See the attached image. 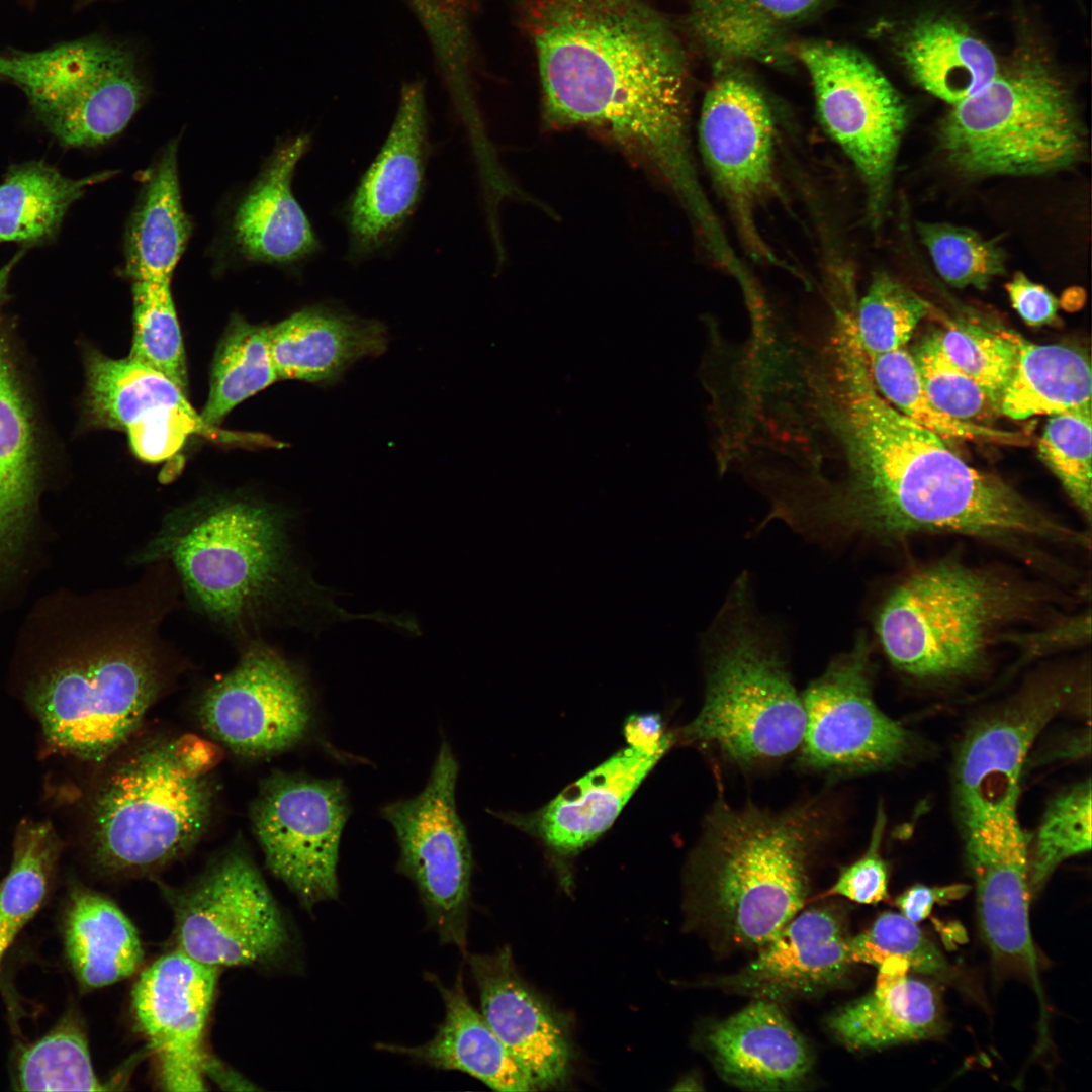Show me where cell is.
<instances>
[{
    "mask_svg": "<svg viewBox=\"0 0 1092 1092\" xmlns=\"http://www.w3.org/2000/svg\"><path fill=\"white\" fill-rule=\"evenodd\" d=\"M868 366L877 390L888 402L944 440L1007 445L1025 440L1020 433L962 421L937 410L923 389L913 356L903 348L869 358Z\"/></svg>",
    "mask_w": 1092,
    "mask_h": 1092,
    "instance_id": "cell-39",
    "label": "cell"
},
{
    "mask_svg": "<svg viewBox=\"0 0 1092 1092\" xmlns=\"http://www.w3.org/2000/svg\"><path fill=\"white\" fill-rule=\"evenodd\" d=\"M279 380L273 362L269 327L232 317L216 348L203 420L218 424L241 402Z\"/></svg>",
    "mask_w": 1092,
    "mask_h": 1092,
    "instance_id": "cell-38",
    "label": "cell"
},
{
    "mask_svg": "<svg viewBox=\"0 0 1092 1092\" xmlns=\"http://www.w3.org/2000/svg\"><path fill=\"white\" fill-rule=\"evenodd\" d=\"M114 174L107 171L72 179L42 162L16 166L0 184V242L33 243L49 238L88 186Z\"/></svg>",
    "mask_w": 1092,
    "mask_h": 1092,
    "instance_id": "cell-36",
    "label": "cell"
},
{
    "mask_svg": "<svg viewBox=\"0 0 1092 1092\" xmlns=\"http://www.w3.org/2000/svg\"><path fill=\"white\" fill-rule=\"evenodd\" d=\"M1029 589L954 559L923 567L882 604L875 628L900 671L949 679L976 671L997 632L1034 602Z\"/></svg>",
    "mask_w": 1092,
    "mask_h": 1092,
    "instance_id": "cell-8",
    "label": "cell"
},
{
    "mask_svg": "<svg viewBox=\"0 0 1092 1092\" xmlns=\"http://www.w3.org/2000/svg\"><path fill=\"white\" fill-rule=\"evenodd\" d=\"M928 304L887 274L876 275L853 315L857 341L867 358L903 348Z\"/></svg>",
    "mask_w": 1092,
    "mask_h": 1092,
    "instance_id": "cell-44",
    "label": "cell"
},
{
    "mask_svg": "<svg viewBox=\"0 0 1092 1092\" xmlns=\"http://www.w3.org/2000/svg\"><path fill=\"white\" fill-rule=\"evenodd\" d=\"M913 359L925 393L943 414L977 424L1000 414L985 391L942 351L936 334L917 347Z\"/></svg>",
    "mask_w": 1092,
    "mask_h": 1092,
    "instance_id": "cell-49",
    "label": "cell"
},
{
    "mask_svg": "<svg viewBox=\"0 0 1092 1092\" xmlns=\"http://www.w3.org/2000/svg\"><path fill=\"white\" fill-rule=\"evenodd\" d=\"M1016 808L964 825L965 853L984 940L997 963L1030 979L1040 999L1029 920V848Z\"/></svg>",
    "mask_w": 1092,
    "mask_h": 1092,
    "instance_id": "cell-20",
    "label": "cell"
},
{
    "mask_svg": "<svg viewBox=\"0 0 1092 1092\" xmlns=\"http://www.w3.org/2000/svg\"><path fill=\"white\" fill-rule=\"evenodd\" d=\"M849 951L853 963H864L877 968L885 962L898 959L909 970L917 973L946 977L949 965L943 954L921 929L901 913L881 914L867 931L849 938Z\"/></svg>",
    "mask_w": 1092,
    "mask_h": 1092,
    "instance_id": "cell-48",
    "label": "cell"
},
{
    "mask_svg": "<svg viewBox=\"0 0 1092 1092\" xmlns=\"http://www.w3.org/2000/svg\"><path fill=\"white\" fill-rule=\"evenodd\" d=\"M132 283L133 335L128 356L187 391L185 351L171 279H138Z\"/></svg>",
    "mask_w": 1092,
    "mask_h": 1092,
    "instance_id": "cell-40",
    "label": "cell"
},
{
    "mask_svg": "<svg viewBox=\"0 0 1092 1092\" xmlns=\"http://www.w3.org/2000/svg\"><path fill=\"white\" fill-rule=\"evenodd\" d=\"M269 342L279 379L326 382L355 361L380 355L387 333L378 322L310 307L269 327Z\"/></svg>",
    "mask_w": 1092,
    "mask_h": 1092,
    "instance_id": "cell-28",
    "label": "cell"
},
{
    "mask_svg": "<svg viewBox=\"0 0 1092 1092\" xmlns=\"http://www.w3.org/2000/svg\"><path fill=\"white\" fill-rule=\"evenodd\" d=\"M144 569L136 581L92 600L65 661L34 688V707L58 749L107 756L185 664L162 630L183 607L177 577L163 561Z\"/></svg>",
    "mask_w": 1092,
    "mask_h": 1092,
    "instance_id": "cell-4",
    "label": "cell"
},
{
    "mask_svg": "<svg viewBox=\"0 0 1092 1092\" xmlns=\"http://www.w3.org/2000/svg\"><path fill=\"white\" fill-rule=\"evenodd\" d=\"M30 408L0 335V568L20 541L37 471Z\"/></svg>",
    "mask_w": 1092,
    "mask_h": 1092,
    "instance_id": "cell-35",
    "label": "cell"
},
{
    "mask_svg": "<svg viewBox=\"0 0 1092 1092\" xmlns=\"http://www.w3.org/2000/svg\"><path fill=\"white\" fill-rule=\"evenodd\" d=\"M427 979L444 1004V1018L434 1036L419 1045L379 1042L376 1048L437 1070L465 1073L496 1091H533L525 1073L470 1002L463 972H458L451 985H444L430 973Z\"/></svg>",
    "mask_w": 1092,
    "mask_h": 1092,
    "instance_id": "cell-25",
    "label": "cell"
},
{
    "mask_svg": "<svg viewBox=\"0 0 1092 1092\" xmlns=\"http://www.w3.org/2000/svg\"><path fill=\"white\" fill-rule=\"evenodd\" d=\"M86 407L95 425L125 432L141 461L171 460L192 436L223 444L268 445L265 437L224 431L207 424L186 391L158 370L129 356L92 351L86 361Z\"/></svg>",
    "mask_w": 1092,
    "mask_h": 1092,
    "instance_id": "cell-17",
    "label": "cell"
},
{
    "mask_svg": "<svg viewBox=\"0 0 1092 1092\" xmlns=\"http://www.w3.org/2000/svg\"><path fill=\"white\" fill-rule=\"evenodd\" d=\"M125 240V271L132 279H171L191 232L178 178L177 145L169 144L149 169Z\"/></svg>",
    "mask_w": 1092,
    "mask_h": 1092,
    "instance_id": "cell-32",
    "label": "cell"
},
{
    "mask_svg": "<svg viewBox=\"0 0 1092 1092\" xmlns=\"http://www.w3.org/2000/svg\"><path fill=\"white\" fill-rule=\"evenodd\" d=\"M57 857V839L49 825L19 826L11 869L0 885V924L16 932L31 919L47 892Z\"/></svg>",
    "mask_w": 1092,
    "mask_h": 1092,
    "instance_id": "cell-43",
    "label": "cell"
},
{
    "mask_svg": "<svg viewBox=\"0 0 1092 1092\" xmlns=\"http://www.w3.org/2000/svg\"><path fill=\"white\" fill-rule=\"evenodd\" d=\"M624 735L630 746L649 754L662 755L675 741L672 733L664 730L659 714H634L624 724Z\"/></svg>",
    "mask_w": 1092,
    "mask_h": 1092,
    "instance_id": "cell-53",
    "label": "cell"
},
{
    "mask_svg": "<svg viewBox=\"0 0 1092 1092\" xmlns=\"http://www.w3.org/2000/svg\"><path fill=\"white\" fill-rule=\"evenodd\" d=\"M936 335L946 356L985 391L999 411L1015 361V345L1009 331L958 321Z\"/></svg>",
    "mask_w": 1092,
    "mask_h": 1092,
    "instance_id": "cell-46",
    "label": "cell"
},
{
    "mask_svg": "<svg viewBox=\"0 0 1092 1092\" xmlns=\"http://www.w3.org/2000/svg\"><path fill=\"white\" fill-rule=\"evenodd\" d=\"M801 412L804 427L826 433V458L843 471L841 479L815 481L816 496L785 515L796 526L881 542L954 533L1007 544L1087 543L890 404L858 347L841 348L810 376Z\"/></svg>",
    "mask_w": 1092,
    "mask_h": 1092,
    "instance_id": "cell-1",
    "label": "cell"
},
{
    "mask_svg": "<svg viewBox=\"0 0 1092 1092\" xmlns=\"http://www.w3.org/2000/svg\"><path fill=\"white\" fill-rule=\"evenodd\" d=\"M740 582L713 630L703 707L679 735L742 766L788 756L802 743L806 715L777 649L749 615Z\"/></svg>",
    "mask_w": 1092,
    "mask_h": 1092,
    "instance_id": "cell-9",
    "label": "cell"
},
{
    "mask_svg": "<svg viewBox=\"0 0 1092 1092\" xmlns=\"http://www.w3.org/2000/svg\"><path fill=\"white\" fill-rule=\"evenodd\" d=\"M660 758L632 746L619 751L536 815L540 837L561 854L580 850L612 825Z\"/></svg>",
    "mask_w": 1092,
    "mask_h": 1092,
    "instance_id": "cell-29",
    "label": "cell"
},
{
    "mask_svg": "<svg viewBox=\"0 0 1092 1092\" xmlns=\"http://www.w3.org/2000/svg\"><path fill=\"white\" fill-rule=\"evenodd\" d=\"M175 948L214 968L266 966L287 954L284 915L253 860L232 849L172 899Z\"/></svg>",
    "mask_w": 1092,
    "mask_h": 1092,
    "instance_id": "cell-10",
    "label": "cell"
},
{
    "mask_svg": "<svg viewBox=\"0 0 1092 1092\" xmlns=\"http://www.w3.org/2000/svg\"><path fill=\"white\" fill-rule=\"evenodd\" d=\"M308 147L309 138L298 135L278 148L239 205L233 235L249 258L290 263L317 250L316 236L291 190L295 167Z\"/></svg>",
    "mask_w": 1092,
    "mask_h": 1092,
    "instance_id": "cell-27",
    "label": "cell"
},
{
    "mask_svg": "<svg viewBox=\"0 0 1092 1092\" xmlns=\"http://www.w3.org/2000/svg\"><path fill=\"white\" fill-rule=\"evenodd\" d=\"M806 726L801 764L860 775L897 766L914 752L913 735L882 712L872 692L870 646L859 635L801 695Z\"/></svg>",
    "mask_w": 1092,
    "mask_h": 1092,
    "instance_id": "cell-13",
    "label": "cell"
},
{
    "mask_svg": "<svg viewBox=\"0 0 1092 1092\" xmlns=\"http://www.w3.org/2000/svg\"><path fill=\"white\" fill-rule=\"evenodd\" d=\"M427 132L423 90L406 85L389 134L348 205L352 255L385 246L413 213L423 189Z\"/></svg>",
    "mask_w": 1092,
    "mask_h": 1092,
    "instance_id": "cell-21",
    "label": "cell"
},
{
    "mask_svg": "<svg viewBox=\"0 0 1092 1092\" xmlns=\"http://www.w3.org/2000/svg\"><path fill=\"white\" fill-rule=\"evenodd\" d=\"M198 714L206 731L233 752L264 757L305 737L312 702L301 667L262 639L240 649L234 667L204 689Z\"/></svg>",
    "mask_w": 1092,
    "mask_h": 1092,
    "instance_id": "cell-15",
    "label": "cell"
},
{
    "mask_svg": "<svg viewBox=\"0 0 1092 1092\" xmlns=\"http://www.w3.org/2000/svg\"><path fill=\"white\" fill-rule=\"evenodd\" d=\"M218 971L174 948L148 966L133 986V1019L165 1090H206L205 1034Z\"/></svg>",
    "mask_w": 1092,
    "mask_h": 1092,
    "instance_id": "cell-19",
    "label": "cell"
},
{
    "mask_svg": "<svg viewBox=\"0 0 1092 1092\" xmlns=\"http://www.w3.org/2000/svg\"><path fill=\"white\" fill-rule=\"evenodd\" d=\"M1075 688L1069 677L1038 679L970 727L954 765V796L963 826L1017 807L1028 753L1071 702Z\"/></svg>",
    "mask_w": 1092,
    "mask_h": 1092,
    "instance_id": "cell-18",
    "label": "cell"
},
{
    "mask_svg": "<svg viewBox=\"0 0 1092 1092\" xmlns=\"http://www.w3.org/2000/svg\"><path fill=\"white\" fill-rule=\"evenodd\" d=\"M292 513L244 492L199 496L164 515L129 562L166 561L189 607L239 651L276 626L354 616L326 596L295 557Z\"/></svg>",
    "mask_w": 1092,
    "mask_h": 1092,
    "instance_id": "cell-3",
    "label": "cell"
},
{
    "mask_svg": "<svg viewBox=\"0 0 1092 1092\" xmlns=\"http://www.w3.org/2000/svg\"><path fill=\"white\" fill-rule=\"evenodd\" d=\"M918 233L937 272L953 287L984 289L1005 271L1002 249L971 229L928 222Z\"/></svg>",
    "mask_w": 1092,
    "mask_h": 1092,
    "instance_id": "cell-45",
    "label": "cell"
},
{
    "mask_svg": "<svg viewBox=\"0 0 1092 1092\" xmlns=\"http://www.w3.org/2000/svg\"><path fill=\"white\" fill-rule=\"evenodd\" d=\"M971 886L967 884H951L941 887H928L917 884L896 898V905L901 914L914 923L927 918L935 904H947L966 896Z\"/></svg>",
    "mask_w": 1092,
    "mask_h": 1092,
    "instance_id": "cell-52",
    "label": "cell"
},
{
    "mask_svg": "<svg viewBox=\"0 0 1092 1092\" xmlns=\"http://www.w3.org/2000/svg\"><path fill=\"white\" fill-rule=\"evenodd\" d=\"M15 262H16V260L13 259L9 264L4 266L0 270V301L4 298V295L6 293V288H7V284H8V278H9V275H10V271H11L12 266H13V264Z\"/></svg>",
    "mask_w": 1092,
    "mask_h": 1092,
    "instance_id": "cell-55",
    "label": "cell"
},
{
    "mask_svg": "<svg viewBox=\"0 0 1092 1092\" xmlns=\"http://www.w3.org/2000/svg\"><path fill=\"white\" fill-rule=\"evenodd\" d=\"M939 141L949 164L972 177L1050 174L1078 162L1086 146L1068 87L1030 53L952 105Z\"/></svg>",
    "mask_w": 1092,
    "mask_h": 1092,
    "instance_id": "cell-7",
    "label": "cell"
},
{
    "mask_svg": "<svg viewBox=\"0 0 1092 1092\" xmlns=\"http://www.w3.org/2000/svg\"><path fill=\"white\" fill-rule=\"evenodd\" d=\"M17 934L13 929L0 924V962Z\"/></svg>",
    "mask_w": 1092,
    "mask_h": 1092,
    "instance_id": "cell-54",
    "label": "cell"
},
{
    "mask_svg": "<svg viewBox=\"0 0 1092 1092\" xmlns=\"http://www.w3.org/2000/svg\"><path fill=\"white\" fill-rule=\"evenodd\" d=\"M457 776L458 763L443 742L422 792L387 804L381 814L396 835L397 871L414 883L429 927L465 954L472 855L456 808Z\"/></svg>",
    "mask_w": 1092,
    "mask_h": 1092,
    "instance_id": "cell-11",
    "label": "cell"
},
{
    "mask_svg": "<svg viewBox=\"0 0 1092 1092\" xmlns=\"http://www.w3.org/2000/svg\"><path fill=\"white\" fill-rule=\"evenodd\" d=\"M797 56L811 76L824 130L863 182L874 223L886 205L907 106L877 67L853 49L806 42L797 48Z\"/></svg>",
    "mask_w": 1092,
    "mask_h": 1092,
    "instance_id": "cell-12",
    "label": "cell"
},
{
    "mask_svg": "<svg viewBox=\"0 0 1092 1092\" xmlns=\"http://www.w3.org/2000/svg\"><path fill=\"white\" fill-rule=\"evenodd\" d=\"M1009 334L1015 345V361L1000 399V414L1025 420L1039 415L1091 413V368L1082 352Z\"/></svg>",
    "mask_w": 1092,
    "mask_h": 1092,
    "instance_id": "cell-33",
    "label": "cell"
},
{
    "mask_svg": "<svg viewBox=\"0 0 1092 1092\" xmlns=\"http://www.w3.org/2000/svg\"><path fill=\"white\" fill-rule=\"evenodd\" d=\"M1091 413L1050 416L1038 441L1041 460L1090 522L1092 508Z\"/></svg>",
    "mask_w": 1092,
    "mask_h": 1092,
    "instance_id": "cell-47",
    "label": "cell"
},
{
    "mask_svg": "<svg viewBox=\"0 0 1092 1092\" xmlns=\"http://www.w3.org/2000/svg\"><path fill=\"white\" fill-rule=\"evenodd\" d=\"M826 0H687V26L718 65L789 57L792 25Z\"/></svg>",
    "mask_w": 1092,
    "mask_h": 1092,
    "instance_id": "cell-30",
    "label": "cell"
},
{
    "mask_svg": "<svg viewBox=\"0 0 1092 1092\" xmlns=\"http://www.w3.org/2000/svg\"><path fill=\"white\" fill-rule=\"evenodd\" d=\"M706 1043L719 1075L741 1089H792L812 1068L808 1043L772 1000L756 999L716 1023Z\"/></svg>",
    "mask_w": 1092,
    "mask_h": 1092,
    "instance_id": "cell-24",
    "label": "cell"
},
{
    "mask_svg": "<svg viewBox=\"0 0 1092 1092\" xmlns=\"http://www.w3.org/2000/svg\"><path fill=\"white\" fill-rule=\"evenodd\" d=\"M897 49L912 79L951 105L979 92L999 71L992 51L963 25L944 16L915 21Z\"/></svg>",
    "mask_w": 1092,
    "mask_h": 1092,
    "instance_id": "cell-31",
    "label": "cell"
},
{
    "mask_svg": "<svg viewBox=\"0 0 1092 1092\" xmlns=\"http://www.w3.org/2000/svg\"><path fill=\"white\" fill-rule=\"evenodd\" d=\"M544 113L588 125L657 172L689 213L709 200L689 138L688 63L668 21L643 0H520Z\"/></svg>",
    "mask_w": 1092,
    "mask_h": 1092,
    "instance_id": "cell-2",
    "label": "cell"
},
{
    "mask_svg": "<svg viewBox=\"0 0 1092 1092\" xmlns=\"http://www.w3.org/2000/svg\"><path fill=\"white\" fill-rule=\"evenodd\" d=\"M465 956L479 993L481 1014L534 1090L564 1084L572 1055L568 1034L519 976L510 948Z\"/></svg>",
    "mask_w": 1092,
    "mask_h": 1092,
    "instance_id": "cell-22",
    "label": "cell"
},
{
    "mask_svg": "<svg viewBox=\"0 0 1092 1092\" xmlns=\"http://www.w3.org/2000/svg\"><path fill=\"white\" fill-rule=\"evenodd\" d=\"M218 749L192 735L147 744L111 774L95 807V847L108 870L154 872L202 836L213 804Z\"/></svg>",
    "mask_w": 1092,
    "mask_h": 1092,
    "instance_id": "cell-6",
    "label": "cell"
},
{
    "mask_svg": "<svg viewBox=\"0 0 1092 1092\" xmlns=\"http://www.w3.org/2000/svg\"><path fill=\"white\" fill-rule=\"evenodd\" d=\"M65 945L77 979L89 989L131 977L144 957L138 931L122 910L108 898L85 889L72 895Z\"/></svg>",
    "mask_w": 1092,
    "mask_h": 1092,
    "instance_id": "cell-34",
    "label": "cell"
},
{
    "mask_svg": "<svg viewBox=\"0 0 1092 1092\" xmlns=\"http://www.w3.org/2000/svg\"><path fill=\"white\" fill-rule=\"evenodd\" d=\"M885 825L886 816L880 807L867 851L842 868L834 885L821 897L838 895L860 904H876L887 897L889 871L880 850Z\"/></svg>",
    "mask_w": 1092,
    "mask_h": 1092,
    "instance_id": "cell-50",
    "label": "cell"
},
{
    "mask_svg": "<svg viewBox=\"0 0 1092 1092\" xmlns=\"http://www.w3.org/2000/svg\"><path fill=\"white\" fill-rule=\"evenodd\" d=\"M849 938L828 909L798 913L757 948L748 965L719 984L772 1001L817 993L839 983L850 970Z\"/></svg>",
    "mask_w": 1092,
    "mask_h": 1092,
    "instance_id": "cell-23",
    "label": "cell"
},
{
    "mask_svg": "<svg viewBox=\"0 0 1092 1092\" xmlns=\"http://www.w3.org/2000/svg\"><path fill=\"white\" fill-rule=\"evenodd\" d=\"M698 135L703 162L742 241L756 259L778 262L755 221L777 189L775 126L765 99L743 76L721 74L705 95Z\"/></svg>",
    "mask_w": 1092,
    "mask_h": 1092,
    "instance_id": "cell-16",
    "label": "cell"
},
{
    "mask_svg": "<svg viewBox=\"0 0 1092 1092\" xmlns=\"http://www.w3.org/2000/svg\"><path fill=\"white\" fill-rule=\"evenodd\" d=\"M348 815L339 779L277 772L254 801L252 826L266 864L308 911L339 897V845Z\"/></svg>",
    "mask_w": 1092,
    "mask_h": 1092,
    "instance_id": "cell-14",
    "label": "cell"
},
{
    "mask_svg": "<svg viewBox=\"0 0 1092 1092\" xmlns=\"http://www.w3.org/2000/svg\"><path fill=\"white\" fill-rule=\"evenodd\" d=\"M144 96L133 56L115 46L80 103L52 133L71 147L103 144L123 130Z\"/></svg>",
    "mask_w": 1092,
    "mask_h": 1092,
    "instance_id": "cell-37",
    "label": "cell"
},
{
    "mask_svg": "<svg viewBox=\"0 0 1092 1092\" xmlns=\"http://www.w3.org/2000/svg\"><path fill=\"white\" fill-rule=\"evenodd\" d=\"M878 970L871 993L828 1018L829 1029L842 1044L854 1051L880 1050L943 1032L939 996L929 984L908 977V966L897 959Z\"/></svg>",
    "mask_w": 1092,
    "mask_h": 1092,
    "instance_id": "cell-26",
    "label": "cell"
},
{
    "mask_svg": "<svg viewBox=\"0 0 1092 1092\" xmlns=\"http://www.w3.org/2000/svg\"><path fill=\"white\" fill-rule=\"evenodd\" d=\"M1005 288L1013 308L1027 325L1039 327L1055 321L1058 300L1043 285L1018 272Z\"/></svg>",
    "mask_w": 1092,
    "mask_h": 1092,
    "instance_id": "cell-51",
    "label": "cell"
},
{
    "mask_svg": "<svg viewBox=\"0 0 1092 1092\" xmlns=\"http://www.w3.org/2000/svg\"><path fill=\"white\" fill-rule=\"evenodd\" d=\"M17 1084L25 1091H101L78 1023L66 1020L20 1057Z\"/></svg>",
    "mask_w": 1092,
    "mask_h": 1092,
    "instance_id": "cell-42",
    "label": "cell"
},
{
    "mask_svg": "<svg viewBox=\"0 0 1092 1092\" xmlns=\"http://www.w3.org/2000/svg\"><path fill=\"white\" fill-rule=\"evenodd\" d=\"M830 820L818 800L779 813L717 801L691 875L705 913L730 941L757 949L800 912Z\"/></svg>",
    "mask_w": 1092,
    "mask_h": 1092,
    "instance_id": "cell-5",
    "label": "cell"
},
{
    "mask_svg": "<svg viewBox=\"0 0 1092 1092\" xmlns=\"http://www.w3.org/2000/svg\"><path fill=\"white\" fill-rule=\"evenodd\" d=\"M1091 781L1058 794L1048 805L1029 850V887L1033 897L1066 859L1091 848Z\"/></svg>",
    "mask_w": 1092,
    "mask_h": 1092,
    "instance_id": "cell-41",
    "label": "cell"
}]
</instances>
